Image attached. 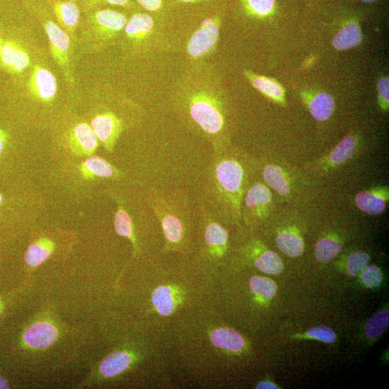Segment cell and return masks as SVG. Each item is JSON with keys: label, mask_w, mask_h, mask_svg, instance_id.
<instances>
[{"label": "cell", "mask_w": 389, "mask_h": 389, "mask_svg": "<svg viewBox=\"0 0 389 389\" xmlns=\"http://www.w3.org/2000/svg\"><path fill=\"white\" fill-rule=\"evenodd\" d=\"M211 66L192 63L174 90L175 103L192 124L209 138H217L225 126L224 100Z\"/></svg>", "instance_id": "obj_1"}, {"label": "cell", "mask_w": 389, "mask_h": 389, "mask_svg": "<svg viewBox=\"0 0 389 389\" xmlns=\"http://www.w3.org/2000/svg\"><path fill=\"white\" fill-rule=\"evenodd\" d=\"M126 17L111 10H97L90 15L85 33L91 44L101 47L114 40L124 30Z\"/></svg>", "instance_id": "obj_2"}, {"label": "cell", "mask_w": 389, "mask_h": 389, "mask_svg": "<svg viewBox=\"0 0 389 389\" xmlns=\"http://www.w3.org/2000/svg\"><path fill=\"white\" fill-rule=\"evenodd\" d=\"M221 26V16L215 15L206 19L201 26L193 33L187 44V53L192 63H200L215 50Z\"/></svg>", "instance_id": "obj_3"}, {"label": "cell", "mask_w": 389, "mask_h": 389, "mask_svg": "<svg viewBox=\"0 0 389 389\" xmlns=\"http://www.w3.org/2000/svg\"><path fill=\"white\" fill-rule=\"evenodd\" d=\"M214 179L218 190L229 201H240L244 181V170L235 160H224L214 170Z\"/></svg>", "instance_id": "obj_4"}, {"label": "cell", "mask_w": 389, "mask_h": 389, "mask_svg": "<svg viewBox=\"0 0 389 389\" xmlns=\"http://www.w3.org/2000/svg\"><path fill=\"white\" fill-rule=\"evenodd\" d=\"M44 27L49 39L50 52L54 62L60 67L67 81L72 82L71 37L60 26L50 19L44 24Z\"/></svg>", "instance_id": "obj_5"}, {"label": "cell", "mask_w": 389, "mask_h": 389, "mask_svg": "<svg viewBox=\"0 0 389 389\" xmlns=\"http://www.w3.org/2000/svg\"><path fill=\"white\" fill-rule=\"evenodd\" d=\"M27 89L33 99L49 104L58 92L56 77L43 65L35 64L31 68Z\"/></svg>", "instance_id": "obj_6"}, {"label": "cell", "mask_w": 389, "mask_h": 389, "mask_svg": "<svg viewBox=\"0 0 389 389\" xmlns=\"http://www.w3.org/2000/svg\"><path fill=\"white\" fill-rule=\"evenodd\" d=\"M90 126L108 151H111L123 131V122L114 113L104 111L93 117Z\"/></svg>", "instance_id": "obj_7"}, {"label": "cell", "mask_w": 389, "mask_h": 389, "mask_svg": "<svg viewBox=\"0 0 389 389\" xmlns=\"http://www.w3.org/2000/svg\"><path fill=\"white\" fill-rule=\"evenodd\" d=\"M60 336V331L50 321L39 320L29 325L23 334L25 346L33 349H42L53 345Z\"/></svg>", "instance_id": "obj_8"}, {"label": "cell", "mask_w": 389, "mask_h": 389, "mask_svg": "<svg viewBox=\"0 0 389 389\" xmlns=\"http://www.w3.org/2000/svg\"><path fill=\"white\" fill-rule=\"evenodd\" d=\"M68 142L71 151L79 156H90L99 147V140L86 123L77 124L70 129Z\"/></svg>", "instance_id": "obj_9"}, {"label": "cell", "mask_w": 389, "mask_h": 389, "mask_svg": "<svg viewBox=\"0 0 389 389\" xmlns=\"http://www.w3.org/2000/svg\"><path fill=\"white\" fill-rule=\"evenodd\" d=\"M0 60L7 70L15 74L24 72L31 65L29 52L22 44L14 41H7L3 44Z\"/></svg>", "instance_id": "obj_10"}, {"label": "cell", "mask_w": 389, "mask_h": 389, "mask_svg": "<svg viewBox=\"0 0 389 389\" xmlns=\"http://www.w3.org/2000/svg\"><path fill=\"white\" fill-rule=\"evenodd\" d=\"M49 3L56 19L57 24L67 33L71 38H74L80 22L81 13L79 8L73 2L69 1L49 0Z\"/></svg>", "instance_id": "obj_11"}, {"label": "cell", "mask_w": 389, "mask_h": 389, "mask_svg": "<svg viewBox=\"0 0 389 389\" xmlns=\"http://www.w3.org/2000/svg\"><path fill=\"white\" fill-rule=\"evenodd\" d=\"M154 28L152 17L146 13H135L129 19L124 31L128 42L138 45L148 40Z\"/></svg>", "instance_id": "obj_12"}, {"label": "cell", "mask_w": 389, "mask_h": 389, "mask_svg": "<svg viewBox=\"0 0 389 389\" xmlns=\"http://www.w3.org/2000/svg\"><path fill=\"white\" fill-rule=\"evenodd\" d=\"M355 201L358 208L368 215H380L386 208L388 188L381 187L360 192L356 194Z\"/></svg>", "instance_id": "obj_13"}, {"label": "cell", "mask_w": 389, "mask_h": 389, "mask_svg": "<svg viewBox=\"0 0 389 389\" xmlns=\"http://www.w3.org/2000/svg\"><path fill=\"white\" fill-rule=\"evenodd\" d=\"M131 355L124 351L113 353L108 356L99 366L100 374L104 378H112L119 375L130 366Z\"/></svg>", "instance_id": "obj_14"}, {"label": "cell", "mask_w": 389, "mask_h": 389, "mask_svg": "<svg viewBox=\"0 0 389 389\" xmlns=\"http://www.w3.org/2000/svg\"><path fill=\"white\" fill-rule=\"evenodd\" d=\"M245 74L253 87L272 100L283 101L284 91L282 86L270 78L245 71Z\"/></svg>", "instance_id": "obj_15"}, {"label": "cell", "mask_w": 389, "mask_h": 389, "mask_svg": "<svg viewBox=\"0 0 389 389\" xmlns=\"http://www.w3.org/2000/svg\"><path fill=\"white\" fill-rule=\"evenodd\" d=\"M363 40L360 26L356 23L345 26L334 37L333 45L338 51H345L358 47Z\"/></svg>", "instance_id": "obj_16"}, {"label": "cell", "mask_w": 389, "mask_h": 389, "mask_svg": "<svg viewBox=\"0 0 389 389\" xmlns=\"http://www.w3.org/2000/svg\"><path fill=\"white\" fill-rule=\"evenodd\" d=\"M54 247V243L48 238L38 240L27 249L25 254L26 263L32 268L41 265L51 256Z\"/></svg>", "instance_id": "obj_17"}, {"label": "cell", "mask_w": 389, "mask_h": 389, "mask_svg": "<svg viewBox=\"0 0 389 389\" xmlns=\"http://www.w3.org/2000/svg\"><path fill=\"white\" fill-rule=\"evenodd\" d=\"M81 174L85 180L94 178L108 179L114 174L113 167L105 160L99 157L88 158L80 165Z\"/></svg>", "instance_id": "obj_18"}, {"label": "cell", "mask_w": 389, "mask_h": 389, "mask_svg": "<svg viewBox=\"0 0 389 389\" xmlns=\"http://www.w3.org/2000/svg\"><path fill=\"white\" fill-rule=\"evenodd\" d=\"M335 107L333 97L326 92L317 94L308 102V109L311 115L319 122L328 120L332 116Z\"/></svg>", "instance_id": "obj_19"}, {"label": "cell", "mask_w": 389, "mask_h": 389, "mask_svg": "<svg viewBox=\"0 0 389 389\" xmlns=\"http://www.w3.org/2000/svg\"><path fill=\"white\" fill-rule=\"evenodd\" d=\"M210 340L214 345L233 352L240 351L245 345L242 338L235 331L226 328L214 331Z\"/></svg>", "instance_id": "obj_20"}, {"label": "cell", "mask_w": 389, "mask_h": 389, "mask_svg": "<svg viewBox=\"0 0 389 389\" xmlns=\"http://www.w3.org/2000/svg\"><path fill=\"white\" fill-rule=\"evenodd\" d=\"M265 182L281 196L285 197L290 192V184L283 170L278 165H268L263 172Z\"/></svg>", "instance_id": "obj_21"}, {"label": "cell", "mask_w": 389, "mask_h": 389, "mask_svg": "<svg viewBox=\"0 0 389 389\" xmlns=\"http://www.w3.org/2000/svg\"><path fill=\"white\" fill-rule=\"evenodd\" d=\"M276 245L284 255L290 258L300 256L304 249L302 239L296 233L283 231L276 238Z\"/></svg>", "instance_id": "obj_22"}, {"label": "cell", "mask_w": 389, "mask_h": 389, "mask_svg": "<svg viewBox=\"0 0 389 389\" xmlns=\"http://www.w3.org/2000/svg\"><path fill=\"white\" fill-rule=\"evenodd\" d=\"M356 146L357 142L354 136H347L329 154V165L338 166L346 163L354 155Z\"/></svg>", "instance_id": "obj_23"}, {"label": "cell", "mask_w": 389, "mask_h": 389, "mask_svg": "<svg viewBox=\"0 0 389 389\" xmlns=\"http://www.w3.org/2000/svg\"><path fill=\"white\" fill-rule=\"evenodd\" d=\"M272 201L270 189L262 183L250 188L245 198L246 206L251 210L262 211Z\"/></svg>", "instance_id": "obj_24"}, {"label": "cell", "mask_w": 389, "mask_h": 389, "mask_svg": "<svg viewBox=\"0 0 389 389\" xmlns=\"http://www.w3.org/2000/svg\"><path fill=\"white\" fill-rule=\"evenodd\" d=\"M256 267L265 274L279 275L283 271V263L279 256L274 251L266 250L255 261Z\"/></svg>", "instance_id": "obj_25"}, {"label": "cell", "mask_w": 389, "mask_h": 389, "mask_svg": "<svg viewBox=\"0 0 389 389\" xmlns=\"http://www.w3.org/2000/svg\"><path fill=\"white\" fill-rule=\"evenodd\" d=\"M342 245L340 242L330 238H322L315 245V258L322 263H326L333 260L340 252Z\"/></svg>", "instance_id": "obj_26"}, {"label": "cell", "mask_w": 389, "mask_h": 389, "mask_svg": "<svg viewBox=\"0 0 389 389\" xmlns=\"http://www.w3.org/2000/svg\"><path fill=\"white\" fill-rule=\"evenodd\" d=\"M154 306L157 308L160 314L168 316L174 310V301L170 289L166 286L156 288L151 295Z\"/></svg>", "instance_id": "obj_27"}, {"label": "cell", "mask_w": 389, "mask_h": 389, "mask_svg": "<svg viewBox=\"0 0 389 389\" xmlns=\"http://www.w3.org/2000/svg\"><path fill=\"white\" fill-rule=\"evenodd\" d=\"M388 325V311H381L367 321L365 326V334L369 339H376L385 333Z\"/></svg>", "instance_id": "obj_28"}, {"label": "cell", "mask_w": 389, "mask_h": 389, "mask_svg": "<svg viewBox=\"0 0 389 389\" xmlns=\"http://www.w3.org/2000/svg\"><path fill=\"white\" fill-rule=\"evenodd\" d=\"M114 225L118 235L129 239L134 243L135 239L131 218L122 206H119L115 214Z\"/></svg>", "instance_id": "obj_29"}, {"label": "cell", "mask_w": 389, "mask_h": 389, "mask_svg": "<svg viewBox=\"0 0 389 389\" xmlns=\"http://www.w3.org/2000/svg\"><path fill=\"white\" fill-rule=\"evenodd\" d=\"M228 233L219 224L212 222L205 231V241L208 246L221 249L226 244Z\"/></svg>", "instance_id": "obj_30"}, {"label": "cell", "mask_w": 389, "mask_h": 389, "mask_svg": "<svg viewBox=\"0 0 389 389\" xmlns=\"http://www.w3.org/2000/svg\"><path fill=\"white\" fill-rule=\"evenodd\" d=\"M249 288L253 293L266 299L274 297L277 291L276 283L265 277H252L249 281Z\"/></svg>", "instance_id": "obj_31"}, {"label": "cell", "mask_w": 389, "mask_h": 389, "mask_svg": "<svg viewBox=\"0 0 389 389\" xmlns=\"http://www.w3.org/2000/svg\"><path fill=\"white\" fill-rule=\"evenodd\" d=\"M162 226L168 241L174 243L181 240L183 235V226L176 217L166 214L163 219Z\"/></svg>", "instance_id": "obj_32"}, {"label": "cell", "mask_w": 389, "mask_h": 389, "mask_svg": "<svg viewBox=\"0 0 389 389\" xmlns=\"http://www.w3.org/2000/svg\"><path fill=\"white\" fill-rule=\"evenodd\" d=\"M247 10L252 15L264 17L274 11L276 0H244Z\"/></svg>", "instance_id": "obj_33"}, {"label": "cell", "mask_w": 389, "mask_h": 389, "mask_svg": "<svg viewBox=\"0 0 389 389\" xmlns=\"http://www.w3.org/2000/svg\"><path fill=\"white\" fill-rule=\"evenodd\" d=\"M370 257L367 253L357 251L352 253L347 259V272L350 276H357L367 266Z\"/></svg>", "instance_id": "obj_34"}, {"label": "cell", "mask_w": 389, "mask_h": 389, "mask_svg": "<svg viewBox=\"0 0 389 389\" xmlns=\"http://www.w3.org/2000/svg\"><path fill=\"white\" fill-rule=\"evenodd\" d=\"M306 335L311 338H315L326 343H333L336 340L334 331L326 326L311 328L307 331Z\"/></svg>", "instance_id": "obj_35"}, {"label": "cell", "mask_w": 389, "mask_h": 389, "mask_svg": "<svg viewBox=\"0 0 389 389\" xmlns=\"http://www.w3.org/2000/svg\"><path fill=\"white\" fill-rule=\"evenodd\" d=\"M363 283L368 288L378 286L382 280L381 270L375 265L365 267L363 270L362 276Z\"/></svg>", "instance_id": "obj_36"}, {"label": "cell", "mask_w": 389, "mask_h": 389, "mask_svg": "<svg viewBox=\"0 0 389 389\" xmlns=\"http://www.w3.org/2000/svg\"><path fill=\"white\" fill-rule=\"evenodd\" d=\"M388 77L383 76L381 78L378 83V91L381 107L385 110L388 108Z\"/></svg>", "instance_id": "obj_37"}, {"label": "cell", "mask_w": 389, "mask_h": 389, "mask_svg": "<svg viewBox=\"0 0 389 389\" xmlns=\"http://www.w3.org/2000/svg\"><path fill=\"white\" fill-rule=\"evenodd\" d=\"M140 6L150 12H157L162 9L163 0H138Z\"/></svg>", "instance_id": "obj_38"}, {"label": "cell", "mask_w": 389, "mask_h": 389, "mask_svg": "<svg viewBox=\"0 0 389 389\" xmlns=\"http://www.w3.org/2000/svg\"><path fill=\"white\" fill-rule=\"evenodd\" d=\"M130 0H91L92 3H107L112 6L126 7L129 4Z\"/></svg>", "instance_id": "obj_39"}, {"label": "cell", "mask_w": 389, "mask_h": 389, "mask_svg": "<svg viewBox=\"0 0 389 389\" xmlns=\"http://www.w3.org/2000/svg\"><path fill=\"white\" fill-rule=\"evenodd\" d=\"M6 142L7 134L3 130L0 129V156L3 153Z\"/></svg>", "instance_id": "obj_40"}, {"label": "cell", "mask_w": 389, "mask_h": 389, "mask_svg": "<svg viewBox=\"0 0 389 389\" xmlns=\"http://www.w3.org/2000/svg\"><path fill=\"white\" fill-rule=\"evenodd\" d=\"M256 388H264V389H267V388H271V389H276L278 388V387L269 381H262L260 383L258 384Z\"/></svg>", "instance_id": "obj_41"}, {"label": "cell", "mask_w": 389, "mask_h": 389, "mask_svg": "<svg viewBox=\"0 0 389 389\" xmlns=\"http://www.w3.org/2000/svg\"><path fill=\"white\" fill-rule=\"evenodd\" d=\"M10 385L8 380L5 379L3 376H0V389H6L10 388Z\"/></svg>", "instance_id": "obj_42"}, {"label": "cell", "mask_w": 389, "mask_h": 389, "mask_svg": "<svg viewBox=\"0 0 389 389\" xmlns=\"http://www.w3.org/2000/svg\"><path fill=\"white\" fill-rule=\"evenodd\" d=\"M179 1L183 2V3H189L199 2V1H201V0H179Z\"/></svg>", "instance_id": "obj_43"}, {"label": "cell", "mask_w": 389, "mask_h": 389, "mask_svg": "<svg viewBox=\"0 0 389 389\" xmlns=\"http://www.w3.org/2000/svg\"><path fill=\"white\" fill-rule=\"evenodd\" d=\"M360 1L365 3H372L378 1V0H360Z\"/></svg>", "instance_id": "obj_44"}, {"label": "cell", "mask_w": 389, "mask_h": 389, "mask_svg": "<svg viewBox=\"0 0 389 389\" xmlns=\"http://www.w3.org/2000/svg\"><path fill=\"white\" fill-rule=\"evenodd\" d=\"M3 306H4L3 301L1 299H0V314H1L2 313Z\"/></svg>", "instance_id": "obj_45"}, {"label": "cell", "mask_w": 389, "mask_h": 389, "mask_svg": "<svg viewBox=\"0 0 389 389\" xmlns=\"http://www.w3.org/2000/svg\"><path fill=\"white\" fill-rule=\"evenodd\" d=\"M3 197L2 196L1 194H0V206H1V204H3Z\"/></svg>", "instance_id": "obj_46"}, {"label": "cell", "mask_w": 389, "mask_h": 389, "mask_svg": "<svg viewBox=\"0 0 389 389\" xmlns=\"http://www.w3.org/2000/svg\"><path fill=\"white\" fill-rule=\"evenodd\" d=\"M2 46H3V44H2V42H1V39H0V51H1Z\"/></svg>", "instance_id": "obj_47"}, {"label": "cell", "mask_w": 389, "mask_h": 389, "mask_svg": "<svg viewBox=\"0 0 389 389\" xmlns=\"http://www.w3.org/2000/svg\"><path fill=\"white\" fill-rule=\"evenodd\" d=\"M65 1L74 2L76 1V0H65Z\"/></svg>", "instance_id": "obj_48"}]
</instances>
